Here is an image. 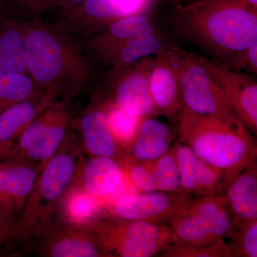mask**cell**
<instances>
[{
  "mask_svg": "<svg viewBox=\"0 0 257 257\" xmlns=\"http://www.w3.org/2000/svg\"><path fill=\"white\" fill-rule=\"evenodd\" d=\"M138 135L152 137L170 143L172 132L168 125L149 116L142 120L139 126Z\"/></svg>",
  "mask_w": 257,
  "mask_h": 257,
  "instance_id": "34",
  "label": "cell"
},
{
  "mask_svg": "<svg viewBox=\"0 0 257 257\" xmlns=\"http://www.w3.org/2000/svg\"><path fill=\"white\" fill-rule=\"evenodd\" d=\"M124 171L121 163L112 158L92 157L84 160L77 183L94 197L110 195L122 183Z\"/></svg>",
  "mask_w": 257,
  "mask_h": 257,
  "instance_id": "21",
  "label": "cell"
},
{
  "mask_svg": "<svg viewBox=\"0 0 257 257\" xmlns=\"http://www.w3.org/2000/svg\"><path fill=\"white\" fill-rule=\"evenodd\" d=\"M248 9L257 12V0H234Z\"/></svg>",
  "mask_w": 257,
  "mask_h": 257,
  "instance_id": "37",
  "label": "cell"
},
{
  "mask_svg": "<svg viewBox=\"0 0 257 257\" xmlns=\"http://www.w3.org/2000/svg\"><path fill=\"white\" fill-rule=\"evenodd\" d=\"M180 177L182 192L198 197L221 195L226 183L221 171L208 165L179 140L172 149Z\"/></svg>",
  "mask_w": 257,
  "mask_h": 257,
  "instance_id": "16",
  "label": "cell"
},
{
  "mask_svg": "<svg viewBox=\"0 0 257 257\" xmlns=\"http://www.w3.org/2000/svg\"><path fill=\"white\" fill-rule=\"evenodd\" d=\"M108 257H150L176 243L167 224L125 220L101 211L88 226Z\"/></svg>",
  "mask_w": 257,
  "mask_h": 257,
  "instance_id": "5",
  "label": "cell"
},
{
  "mask_svg": "<svg viewBox=\"0 0 257 257\" xmlns=\"http://www.w3.org/2000/svg\"><path fill=\"white\" fill-rule=\"evenodd\" d=\"M84 160L77 135L70 131L60 150L40 167L25 204L22 219L30 236L58 210L64 196L78 180Z\"/></svg>",
  "mask_w": 257,
  "mask_h": 257,
  "instance_id": "4",
  "label": "cell"
},
{
  "mask_svg": "<svg viewBox=\"0 0 257 257\" xmlns=\"http://www.w3.org/2000/svg\"><path fill=\"white\" fill-rule=\"evenodd\" d=\"M231 243L226 244L227 256H257V220L237 229Z\"/></svg>",
  "mask_w": 257,
  "mask_h": 257,
  "instance_id": "28",
  "label": "cell"
},
{
  "mask_svg": "<svg viewBox=\"0 0 257 257\" xmlns=\"http://www.w3.org/2000/svg\"><path fill=\"white\" fill-rule=\"evenodd\" d=\"M7 1H8V0H0V10H1L2 8L4 6V5L7 3Z\"/></svg>",
  "mask_w": 257,
  "mask_h": 257,
  "instance_id": "38",
  "label": "cell"
},
{
  "mask_svg": "<svg viewBox=\"0 0 257 257\" xmlns=\"http://www.w3.org/2000/svg\"><path fill=\"white\" fill-rule=\"evenodd\" d=\"M85 0H62L55 10L60 12V13L70 11V10L78 7Z\"/></svg>",
  "mask_w": 257,
  "mask_h": 257,
  "instance_id": "36",
  "label": "cell"
},
{
  "mask_svg": "<svg viewBox=\"0 0 257 257\" xmlns=\"http://www.w3.org/2000/svg\"><path fill=\"white\" fill-rule=\"evenodd\" d=\"M101 209L99 198L86 192L76 182L64 196L57 211L67 221L88 227L101 214Z\"/></svg>",
  "mask_w": 257,
  "mask_h": 257,
  "instance_id": "24",
  "label": "cell"
},
{
  "mask_svg": "<svg viewBox=\"0 0 257 257\" xmlns=\"http://www.w3.org/2000/svg\"><path fill=\"white\" fill-rule=\"evenodd\" d=\"M155 57H146L120 68H111L101 99L130 114L145 118L157 115L150 94V77Z\"/></svg>",
  "mask_w": 257,
  "mask_h": 257,
  "instance_id": "10",
  "label": "cell"
},
{
  "mask_svg": "<svg viewBox=\"0 0 257 257\" xmlns=\"http://www.w3.org/2000/svg\"><path fill=\"white\" fill-rule=\"evenodd\" d=\"M150 5L151 0H85L74 9L60 13L58 25L69 34L87 38L119 19L144 14Z\"/></svg>",
  "mask_w": 257,
  "mask_h": 257,
  "instance_id": "11",
  "label": "cell"
},
{
  "mask_svg": "<svg viewBox=\"0 0 257 257\" xmlns=\"http://www.w3.org/2000/svg\"><path fill=\"white\" fill-rule=\"evenodd\" d=\"M25 246L40 257H108L92 230L67 221L58 211L30 235Z\"/></svg>",
  "mask_w": 257,
  "mask_h": 257,
  "instance_id": "9",
  "label": "cell"
},
{
  "mask_svg": "<svg viewBox=\"0 0 257 257\" xmlns=\"http://www.w3.org/2000/svg\"><path fill=\"white\" fill-rule=\"evenodd\" d=\"M103 102L115 140L128 152L137 138L139 126L144 118L130 114L114 104Z\"/></svg>",
  "mask_w": 257,
  "mask_h": 257,
  "instance_id": "26",
  "label": "cell"
},
{
  "mask_svg": "<svg viewBox=\"0 0 257 257\" xmlns=\"http://www.w3.org/2000/svg\"><path fill=\"white\" fill-rule=\"evenodd\" d=\"M133 164L128 167V177L132 185L142 192L157 191L152 172L151 161Z\"/></svg>",
  "mask_w": 257,
  "mask_h": 257,
  "instance_id": "32",
  "label": "cell"
},
{
  "mask_svg": "<svg viewBox=\"0 0 257 257\" xmlns=\"http://www.w3.org/2000/svg\"><path fill=\"white\" fill-rule=\"evenodd\" d=\"M8 72H28L24 23L0 13V74Z\"/></svg>",
  "mask_w": 257,
  "mask_h": 257,
  "instance_id": "22",
  "label": "cell"
},
{
  "mask_svg": "<svg viewBox=\"0 0 257 257\" xmlns=\"http://www.w3.org/2000/svg\"><path fill=\"white\" fill-rule=\"evenodd\" d=\"M57 101L55 95L45 92L0 111V162L12 156L19 139L32 120Z\"/></svg>",
  "mask_w": 257,
  "mask_h": 257,
  "instance_id": "18",
  "label": "cell"
},
{
  "mask_svg": "<svg viewBox=\"0 0 257 257\" xmlns=\"http://www.w3.org/2000/svg\"><path fill=\"white\" fill-rule=\"evenodd\" d=\"M222 64L236 72L256 75L257 42L234 54Z\"/></svg>",
  "mask_w": 257,
  "mask_h": 257,
  "instance_id": "33",
  "label": "cell"
},
{
  "mask_svg": "<svg viewBox=\"0 0 257 257\" xmlns=\"http://www.w3.org/2000/svg\"><path fill=\"white\" fill-rule=\"evenodd\" d=\"M71 127L77 130L79 147L91 157H105L120 163L127 160V152L120 146L111 133L104 102L99 95L76 120Z\"/></svg>",
  "mask_w": 257,
  "mask_h": 257,
  "instance_id": "14",
  "label": "cell"
},
{
  "mask_svg": "<svg viewBox=\"0 0 257 257\" xmlns=\"http://www.w3.org/2000/svg\"><path fill=\"white\" fill-rule=\"evenodd\" d=\"M157 34L153 23L145 15H132L116 20L87 37L82 47L86 53L96 58L123 42Z\"/></svg>",
  "mask_w": 257,
  "mask_h": 257,
  "instance_id": "19",
  "label": "cell"
},
{
  "mask_svg": "<svg viewBox=\"0 0 257 257\" xmlns=\"http://www.w3.org/2000/svg\"><path fill=\"white\" fill-rule=\"evenodd\" d=\"M158 35L137 37L96 57L111 68H120L142 59L156 55L167 45Z\"/></svg>",
  "mask_w": 257,
  "mask_h": 257,
  "instance_id": "23",
  "label": "cell"
},
{
  "mask_svg": "<svg viewBox=\"0 0 257 257\" xmlns=\"http://www.w3.org/2000/svg\"><path fill=\"white\" fill-rule=\"evenodd\" d=\"M178 121L180 140L221 171L226 186L256 160V141L235 116L197 114L184 108Z\"/></svg>",
  "mask_w": 257,
  "mask_h": 257,
  "instance_id": "3",
  "label": "cell"
},
{
  "mask_svg": "<svg viewBox=\"0 0 257 257\" xmlns=\"http://www.w3.org/2000/svg\"><path fill=\"white\" fill-rule=\"evenodd\" d=\"M169 257H222L226 254V243L224 239H218L215 242L206 246H197L183 243H173L160 253Z\"/></svg>",
  "mask_w": 257,
  "mask_h": 257,
  "instance_id": "29",
  "label": "cell"
},
{
  "mask_svg": "<svg viewBox=\"0 0 257 257\" xmlns=\"http://www.w3.org/2000/svg\"><path fill=\"white\" fill-rule=\"evenodd\" d=\"M40 170V166L23 159L0 162V214L22 218Z\"/></svg>",
  "mask_w": 257,
  "mask_h": 257,
  "instance_id": "15",
  "label": "cell"
},
{
  "mask_svg": "<svg viewBox=\"0 0 257 257\" xmlns=\"http://www.w3.org/2000/svg\"><path fill=\"white\" fill-rule=\"evenodd\" d=\"M27 69L45 92L70 101L83 92L92 69L82 47L58 25L23 21Z\"/></svg>",
  "mask_w": 257,
  "mask_h": 257,
  "instance_id": "1",
  "label": "cell"
},
{
  "mask_svg": "<svg viewBox=\"0 0 257 257\" xmlns=\"http://www.w3.org/2000/svg\"><path fill=\"white\" fill-rule=\"evenodd\" d=\"M176 25L221 63L257 42V12L234 0H197L179 7Z\"/></svg>",
  "mask_w": 257,
  "mask_h": 257,
  "instance_id": "2",
  "label": "cell"
},
{
  "mask_svg": "<svg viewBox=\"0 0 257 257\" xmlns=\"http://www.w3.org/2000/svg\"><path fill=\"white\" fill-rule=\"evenodd\" d=\"M220 88L236 117L253 135L257 133V82L254 75L236 72L215 60L197 55Z\"/></svg>",
  "mask_w": 257,
  "mask_h": 257,
  "instance_id": "13",
  "label": "cell"
},
{
  "mask_svg": "<svg viewBox=\"0 0 257 257\" xmlns=\"http://www.w3.org/2000/svg\"><path fill=\"white\" fill-rule=\"evenodd\" d=\"M45 92L28 72L0 74V111Z\"/></svg>",
  "mask_w": 257,
  "mask_h": 257,
  "instance_id": "25",
  "label": "cell"
},
{
  "mask_svg": "<svg viewBox=\"0 0 257 257\" xmlns=\"http://www.w3.org/2000/svg\"><path fill=\"white\" fill-rule=\"evenodd\" d=\"M226 189L224 196L237 229L257 220L256 160L246 166Z\"/></svg>",
  "mask_w": 257,
  "mask_h": 257,
  "instance_id": "20",
  "label": "cell"
},
{
  "mask_svg": "<svg viewBox=\"0 0 257 257\" xmlns=\"http://www.w3.org/2000/svg\"><path fill=\"white\" fill-rule=\"evenodd\" d=\"M176 243L202 246L231 238L237 231L226 198L200 197L190 201L167 223Z\"/></svg>",
  "mask_w": 257,
  "mask_h": 257,
  "instance_id": "6",
  "label": "cell"
},
{
  "mask_svg": "<svg viewBox=\"0 0 257 257\" xmlns=\"http://www.w3.org/2000/svg\"><path fill=\"white\" fill-rule=\"evenodd\" d=\"M72 121L69 101H56L25 128L10 158L23 159L41 167L67 140Z\"/></svg>",
  "mask_w": 257,
  "mask_h": 257,
  "instance_id": "8",
  "label": "cell"
},
{
  "mask_svg": "<svg viewBox=\"0 0 257 257\" xmlns=\"http://www.w3.org/2000/svg\"><path fill=\"white\" fill-rule=\"evenodd\" d=\"M192 199V195L184 192L130 193L118 198L111 207L101 211L125 220L167 224Z\"/></svg>",
  "mask_w": 257,
  "mask_h": 257,
  "instance_id": "12",
  "label": "cell"
},
{
  "mask_svg": "<svg viewBox=\"0 0 257 257\" xmlns=\"http://www.w3.org/2000/svg\"><path fill=\"white\" fill-rule=\"evenodd\" d=\"M150 94L157 114L179 120L184 109L178 74L167 43L155 55L150 77Z\"/></svg>",
  "mask_w": 257,
  "mask_h": 257,
  "instance_id": "17",
  "label": "cell"
},
{
  "mask_svg": "<svg viewBox=\"0 0 257 257\" xmlns=\"http://www.w3.org/2000/svg\"><path fill=\"white\" fill-rule=\"evenodd\" d=\"M169 50L177 68L184 108L197 114L235 116L220 88L197 55L171 44Z\"/></svg>",
  "mask_w": 257,
  "mask_h": 257,
  "instance_id": "7",
  "label": "cell"
},
{
  "mask_svg": "<svg viewBox=\"0 0 257 257\" xmlns=\"http://www.w3.org/2000/svg\"><path fill=\"white\" fill-rule=\"evenodd\" d=\"M29 14L37 17L45 12L55 10L62 0H15Z\"/></svg>",
  "mask_w": 257,
  "mask_h": 257,
  "instance_id": "35",
  "label": "cell"
},
{
  "mask_svg": "<svg viewBox=\"0 0 257 257\" xmlns=\"http://www.w3.org/2000/svg\"><path fill=\"white\" fill-rule=\"evenodd\" d=\"M170 143L152 137L137 135L128 152L132 158L138 162L156 160L170 151Z\"/></svg>",
  "mask_w": 257,
  "mask_h": 257,
  "instance_id": "30",
  "label": "cell"
},
{
  "mask_svg": "<svg viewBox=\"0 0 257 257\" xmlns=\"http://www.w3.org/2000/svg\"><path fill=\"white\" fill-rule=\"evenodd\" d=\"M30 237L22 218L0 214V247L15 242H25Z\"/></svg>",
  "mask_w": 257,
  "mask_h": 257,
  "instance_id": "31",
  "label": "cell"
},
{
  "mask_svg": "<svg viewBox=\"0 0 257 257\" xmlns=\"http://www.w3.org/2000/svg\"><path fill=\"white\" fill-rule=\"evenodd\" d=\"M152 172L157 191L166 192H183L180 187V177L173 150L154 160Z\"/></svg>",
  "mask_w": 257,
  "mask_h": 257,
  "instance_id": "27",
  "label": "cell"
}]
</instances>
